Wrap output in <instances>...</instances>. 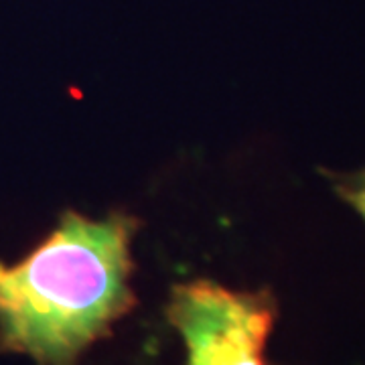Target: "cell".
I'll return each instance as SVG.
<instances>
[{
	"label": "cell",
	"mask_w": 365,
	"mask_h": 365,
	"mask_svg": "<svg viewBox=\"0 0 365 365\" xmlns=\"http://www.w3.org/2000/svg\"><path fill=\"white\" fill-rule=\"evenodd\" d=\"M345 199L364 215L365 220V175L361 177V181H357L355 185L345 189Z\"/></svg>",
	"instance_id": "3"
},
{
	"label": "cell",
	"mask_w": 365,
	"mask_h": 365,
	"mask_svg": "<svg viewBox=\"0 0 365 365\" xmlns=\"http://www.w3.org/2000/svg\"><path fill=\"white\" fill-rule=\"evenodd\" d=\"M169 317L187 345V365H264L270 302L197 280L175 288Z\"/></svg>",
	"instance_id": "2"
},
{
	"label": "cell",
	"mask_w": 365,
	"mask_h": 365,
	"mask_svg": "<svg viewBox=\"0 0 365 365\" xmlns=\"http://www.w3.org/2000/svg\"><path fill=\"white\" fill-rule=\"evenodd\" d=\"M134 222L67 213L25 260L0 264V337L45 365H71L132 304Z\"/></svg>",
	"instance_id": "1"
}]
</instances>
